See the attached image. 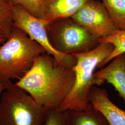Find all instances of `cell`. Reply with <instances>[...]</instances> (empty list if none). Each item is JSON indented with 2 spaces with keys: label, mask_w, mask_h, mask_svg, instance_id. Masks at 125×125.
<instances>
[{
  "label": "cell",
  "mask_w": 125,
  "mask_h": 125,
  "mask_svg": "<svg viewBox=\"0 0 125 125\" xmlns=\"http://www.w3.org/2000/svg\"><path fill=\"white\" fill-rule=\"evenodd\" d=\"M74 68L45 53L35 59L31 69L15 84L41 105L57 109L73 88Z\"/></svg>",
  "instance_id": "1"
},
{
  "label": "cell",
  "mask_w": 125,
  "mask_h": 125,
  "mask_svg": "<svg viewBox=\"0 0 125 125\" xmlns=\"http://www.w3.org/2000/svg\"><path fill=\"white\" fill-rule=\"evenodd\" d=\"M114 49L111 43L103 42L92 50L73 54L76 59L74 68L75 83L67 98L58 108L59 110H83L92 105L89 100L90 91L93 86L100 85L94 77V71Z\"/></svg>",
  "instance_id": "2"
},
{
  "label": "cell",
  "mask_w": 125,
  "mask_h": 125,
  "mask_svg": "<svg viewBox=\"0 0 125 125\" xmlns=\"http://www.w3.org/2000/svg\"><path fill=\"white\" fill-rule=\"evenodd\" d=\"M45 49L21 30L13 27L12 33L0 46V83L19 80L32 66Z\"/></svg>",
  "instance_id": "3"
},
{
  "label": "cell",
  "mask_w": 125,
  "mask_h": 125,
  "mask_svg": "<svg viewBox=\"0 0 125 125\" xmlns=\"http://www.w3.org/2000/svg\"><path fill=\"white\" fill-rule=\"evenodd\" d=\"M48 108L11 81L0 95V125H43Z\"/></svg>",
  "instance_id": "4"
},
{
  "label": "cell",
  "mask_w": 125,
  "mask_h": 125,
  "mask_svg": "<svg viewBox=\"0 0 125 125\" xmlns=\"http://www.w3.org/2000/svg\"><path fill=\"white\" fill-rule=\"evenodd\" d=\"M46 31L51 45L64 55L88 52L100 44L99 39L71 17L49 21Z\"/></svg>",
  "instance_id": "5"
},
{
  "label": "cell",
  "mask_w": 125,
  "mask_h": 125,
  "mask_svg": "<svg viewBox=\"0 0 125 125\" xmlns=\"http://www.w3.org/2000/svg\"><path fill=\"white\" fill-rule=\"evenodd\" d=\"M13 21L14 27L25 32L31 40L42 46L46 53L52 56L60 62L73 66L75 65L76 59L74 55L60 53L51 44L46 31L48 21L31 15L19 5H13Z\"/></svg>",
  "instance_id": "6"
},
{
  "label": "cell",
  "mask_w": 125,
  "mask_h": 125,
  "mask_svg": "<svg viewBox=\"0 0 125 125\" xmlns=\"http://www.w3.org/2000/svg\"><path fill=\"white\" fill-rule=\"evenodd\" d=\"M71 18L99 40L119 30L99 0L89 1Z\"/></svg>",
  "instance_id": "7"
},
{
  "label": "cell",
  "mask_w": 125,
  "mask_h": 125,
  "mask_svg": "<svg viewBox=\"0 0 125 125\" xmlns=\"http://www.w3.org/2000/svg\"><path fill=\"white\" fill-rule=\"evenodd\" d=\"M106 66L94 73L100 85L107 82L114 87L125 103V59L124 54L113 58Z\"/></svg>",
  "instance_id": "8"
},
{
  "label": "cell",
  "mask_w": 125,
  "mask_h": 125,
  "mask_svg": "<svg viewBox=\"0 0 125 125\" xmlns=\"http://www.w3.org/2000/svg\"><path fill=\"white\" fill-rule=\"evenodd\" d=\"M89 102L102 112L110 125H125V111L118 107L109 98L106 89L93 86L90 91Z\"/></svg>",
  "instance_id": "9"
},
{
  "label": "cell",
  "mask_w": 125,
  "mask_h": 125,
  "mask_svg": "<svg viewBox=\"0 0 125 125\" xmlns=\"http://www.w3.org/2000/svg\"><path fill=\"white\" fill-rule=\"evenodd\" d=\"M93 0H44V20L48 21L71 17Z\"/></svg>",
  "instance_id": "10"
},
{
  "label": "cell",
  "mask_w": 125,
  "mask_h": 125,
  "mask_svg": "<svg viewBox=\"0 0 125 125\" xmlns=\"http://www.w3.org/2000/svg\"><path fill=\"white\" fill-rule=\"evenodd\" d=\"M68 125H110L103 113L91 105L83 110L67 111Z\"/></svg>",
  "instance_id": "11"
},
{
  "label": "cell",
  "mask_w": 125,
  "mask_h": 125,
  "mask_svg": "<svg viewBox=\"0 0 125 125\" xmlns=\"http://www.w3.org/2000/svg\"><path fill=\"white\" fill-rule=\"evenodd\" d=\"M112 22L120 31H125V0H102Z\"/></svg>",
  "instance_id": "12"
},
{
  "label": "cell",
  "mask_w": 125,
  "mask_h": 125,
  "mask_svg": "<svg viewBox=\"0 0 125 125\" xmlns=\"http://www.w3.org/2000/svg\"><path fill=\"white\" fill-rule=\"evenodd\" d=\"M99 43L109 42L114 46L112 53L99 66L102 68L110 62L116 56L125 53V31L118 30L113 34L99 40Z\"/></svg>",
  "instance_id": "13"
},
{
  "label": "cell",
  "mask_w": 125,
  "mask_h": 125,
  "mask_svg": "<svg viewBox=\"0 0 125 125\" xmlns=\"http://www.w3.org/2000/svg\"><path fill=\"white\" fill-rule=\"evenodd\" d=\"M13 7L9 0H0V31L7 40L13 29Z\"/></svg>",
  "instance_id": "14"
},
{
  "label": "cell",
  "mask_w": 125,
  "mask_h": 125,
  "mask_svg": "<svg viewBox=\"0 0 125 125\" xmlns=\"http://www.w3.org/2000/svg\"><path fill=\"white\" fill-rule=\"evenodd\" d=\"M14 6L22 7L31 15L44 19V0H9Z\"/></svg>",
  "instance_id": "15"
},
{
  "label": "cell",
  "mask_w": 125,
  "mask_h": 125,
  "mask_svg": "<svg viewBox=\"0 0 125 125\" xmlns=\"http://www.w3.org/2000/svg\"><path fill=\"white\" fill-rule=\"evenodd\" d=\"M43 125H68L67 111L48 109Z\"/></svg>",
  "instance_id": "16"
},
{
  "label": "cell",
  "mask_w": 125,
  "mask_h": 125,
  "mask_svg": "<svg viewBox=\"0 0 125 125\" xmlns=\"http://www.w3.org/2000/svg\"><path fill=\"white\" fill-rule=\"evenodd\" d=\"M7 40L5 36L0 31V46L4 43Z\"/></svg>",
  "instance_id": "17"
},
{
  "label": "cell",
  "mask_w": 125,
  "mask_h": 125,
  "mask_svg": "<svg viewBox=\"0 0 125 125\" xmlns=\"http://www.w3.org/2000/svg\"><path fill=\"white\" fill-rule=\"evenodd\" d=\"M5 88V83H0V95L1 93L3 90Z\"/></svg>",
  "instance_id": "18"
},
{
  "label": "cell",
  "mask_w": 125,
  "mask_h": 125,
  "mask_svg": "<svg viewBox=\"0 0 125 125\" xmlns=\"http://www.w3.org/2000/svg\"><path fill=\"white\" fill-rule=\"evenodd\" d=\"M124 57H125V53H124Z\"/></svg>",
  "instance_id": "19"
}]
</instances>
